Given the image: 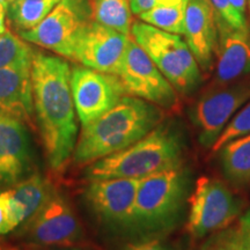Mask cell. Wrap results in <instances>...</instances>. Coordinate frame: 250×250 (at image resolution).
Segmentation results:
<instances>
[{"mask_svg": "<svg viewBox=\"0 0 250 250\" xmlns=\"http://www.w3.org/2000/svg\"><path fill=\"white\" fill-rule=\"evenodd\" d=\"M72 70L62 57L34 50L31 88L34 115L50 169H64L78 140Z\"/></svg>", "mask_w": 250, "mask_h": 250, "instance_id": "obj_1", "label": "cell"}, {"mask_svg": "<svg viewBox=\"0 0 250 250\" xmlns=\"http://www.w3.org/2000/svg\"><path fill=\"white\" fill-rule=\"evenodd\" d=\"M164 111L145 100L125 95L110 110L83 126L72 154L78 166H87L129 147L164 121Z\"/></svg>", "mask_w": 250, "mask_h": 250, "instance_id": "obj_2", "label": "cell"}, {"mask_svg": "<svg viewBox=\"0 0 250 250\" xmlns=\"http://www.w3.org/2000/svg\"><path fill=\"white\" fill-rule=\"evenodd\" d=\"M184 140L174 123L162 121L129 147L86 166L88 181L100 179L142 180L183 165Z\"/></svg>", "mask_w": 250, "mask_h": 250, "instance_id": "obj_3", "label": "cell"}, {"mask_svg": "<svg viewBox=\"0 0 250 250\" xmlns=\"http://www.w3.org/2000/svg\"><path fill=\"white\" fill-rule=\"evenodd\" d=\"M189 189L183 165L140 180L134 201L131 240L160 237L176 224Z\"/></svg>", "mask_w": 250, "mask_h": 250, "instance_id": "obj_4", "label": "cell"}, {"mask_svg": "<svg viewBox=\"0 0 250 250\" xmlns=\"http://www.w3.org/2000/svg\"><path fill=\"white\" fill-rule=\"evenodd\" d=\"M131 37L148 55L177 93L190 94L199 86L202 72L183 37L136 21Z\"/></svg>", "mask_w": 250, "mask_h": 250, "instance_id": "obj_5", "label": "cell"}, {"mask_svg": "<svg viewBox=\"0 0 250 250\" xmlns=\"http://www.w3.org/2000/svg\"><path fill=\"white\" fill-rule=\"evenodd\" d=\"M13 234L34 249L80 247L86 240L83 223L70 199L56 189L45 204Z\"/></svg>", "mask_w": 250, "mask_h": 250, "instance_id": "obj_6", "label": "cell"}, {"mask_svg": "<svg viewBox=\"0 0 250 250\" xmlns=\"http://www.w3.org/2000/svg\"><path fill=\"white\" fill-rule=\"evenodd\" d=\"M140 180H90L83 192V201L100 226L112 234L131 237V225Z\"/></svg>", "mask_w": 250, "mask_h": 250, "instance_id": "obj_7", "label": "cell"}, {"mask_svg": "<svg viewBox=\"0 0 250 250\" xmlns=\"http://www.w3.org/2000/svg\"><path fill=\"white\" fill-rule=\"evenodd\" d=\"M250 100V76L224 85H212L190 110L199 143L211 148L234 115Z\"/></svg>", "mask_w": 250, "mask_h": 250, "instance_id": "obj_8", "label": "cell"}, {"mask_svg": "<svg viewBox=\"0 0 250 250\" xmlns=\"http://www.w3.org/2000/svg\"><path fill=\"white\" fill-rule=\"evenodd\" d=\"M187 230L195 240L224 229L240 214L241 203L223 181L208 176L197 180L189 198Z\"/></svg>", "mask_w": 250, "mask_h": 250, "instance_id": "obj_9", "label": "cell"}, {"mask_svg": "<svg viewBox=\"0 0 250 250\" xmlns=\"http://www.w3.org/2000/svg\"><path fill=\"white\" fill-rule=\"evenodd\" d=\"M92 20L90 0H61L39 26L21 31L19 36L71 59L80 31Z\"/></svg>", "mask_w": 250, "mask_h": 250, "instance_id": "obj_10", "label": "cell"}, {"mask_svg": "<svg viewBox=\"0 0 250 250\" xmlns=\"http://www.w3.org/2000/svg\"><path fill=\"white\" fill-rule=\"evenodd\" d=\"M117 77L126 95L145 100L162 110H171L179 104L177 90L132 37L127 43Z\"/></svg>", "mask_w": 250, "mask_h": 250, "instance_id": "obj_11", "label": "cell"}, {"mask_svg": "<svg viewBox=\"0 0 250 250\" xmlns=\"http://www.w3.org/2000/svg\"><path fill=\"white\" fill-rule=\"evenodd\" d=\"M71 86L78 120L83 126L98 120L126 95L116 74L85 66L72 68Z\"/></svg>", "mask_w": 250, "mask_h": 250, "instance_id": "obj_12", "label": "cell"}, {"mask_svg": "<svg viewBox=\"0 0 250 250\" xmlns=\"http://www.w3.org/2000/svg\"><path fill=\"white\" fill-rule=\"evenodd\" d=\"M130 37L92 20L80 31L71 59L85 67L117 76Z\"/></svg>", "mask_w": 250, "mask_h": 250, "instance_id": "obj_13", "label": "cell"}, {"mask_svg": "<svg viewBox=\"0 0 250 250\" xmlns=\"http://www.w3.org/2000/svg\"><path fill=\"white\" fill-rule=\"evenodd\" d=\"M37 171L36 152L24 122L0 116V190Z\"/></svg>", "mask_w": 250, "mask_h": 250, "instance_id": "obj_14", "label": "cell"}, {"mask_svg": "<svg viewBox=\"0 0 250 250\" xmlns=\"http://www.w3.org/2000/svg\"><path fill=\"white\" fill-rule=\"evenodd\" d=\"M218 46L215 85L250 76V26L233 28L217 17Z\"/></svg>", "mask_w": 250, "mask_h": 250, "instance_id": "obj_15", "label": "cell"}, {"mask_svg": "<svg viewBox=\"0 0 250 250\" xmlns=\"http://www.w3.org/2000/svg\"><path fill=\"white\" fill-rule=\"evenodd\" d=\"M183 36L201 70H210L218 46L217 14L210 0H188Z\"/></svg>", "mask_w": 250, "mask_h": 250, "instance_id": "obj_16", "label": "cell"}, {"mask_svg": "<svg viewBox=\"0 0 250 250\" xmlns=\"http://www.w3.org/2000/svg\"><path fill=\"white\" fill-rule=\"evenodd\" d=\"M0 116L33 123L31 64L0 68Z\"/></svg>", "mask_w": 250, "mask_h": 250, "instance_id": "obj_17", "label": "cell"}, {"mask_svg": "<svg viewBox=\"0 0 250 250\" xmlns=\"http://www.w3.org/2000/svg\"><path fill=\"white\" fill-rule=\"evenodd\" d=\"M54 190L55 187L50 180L39 171L7 188L9 199L20 226L45 204Z\"/></svg>", "mask_w": 250, "mask_h": 250, "instance_id": "obj_18", "label": "cell"}, {"mask_svg": "<svg viewBox=\"0 0 250 250\" xmlns=\"http://www.w3.org/2000/svg\"><path fill=\"white\" fill-rule=\"evenodd\" d=\"M218 153L226 179L236 186H250V134L230 140Z\"/></svg>", "mask_w": 250, "mask_h": 250, "instance_id": "obj_19", "label": "cell"}, {"mask_svg": "<svg viewBox=\"0 0 250 250\" xmlns=\"http://www.w3.org/2000/svg\"><path fill=\"white\" fill-rule=\"evenodd\" d=\"M61 0H12L7 5L9 23L19 33L33 29L48 17Z\"/></svg>", "mask_w": 250, "mask_h": 250, "instance_id": "obj_20", "label": "cell"}, {"mask_svg": "<svg viewBox=\"0 0 250 250\" xmlns=\"http://www.w3.org/2000/svg\"><path fill=\"white\" fill-rule=\"evenodd\" d=\"M93 20L131 36L132 11L130 0H93Z\"/></svg>", "mask_w": 250, "mask_h": 250, "instance_id": "obj_21", "label": "cell"}, {"mask_svg": "<svg viewBox=\"0 0 250 250\" xmlns=\"http://www.w3.org/2000/svg\"><path fill=\"white\" fill-rule=\"evenodd\" d=\"M188 0H180L173 4L162 5L138 15L140 21L177 35H184Z\"/></svg>", "mask_w": 250, "mask_h": 250, "instance_id": "obj_22", "label": "cell"}, {"mask_svg": "<svg viewBox=\"0 0 250 250\" xmlns=\"http://www.w3.org/2000/svg\"><path fill=\"white\" fill-rule=\"evenodd\" d=\"M33 51L22 37L6 30L0 35V68L31 64Z\"/></svg>", "mask_w": 250, "mask_h": 250, "instance_id": "obj_23", "label": "cell"}, {"mask_svg": "<svg viewBox=\"0 0 250 250\" xmlns=\"http://www.w3.org/2000/svg\"><path fill=\"white\" fill-rule=\"evenodd\" d=\"M247 134H250V100L234 115L220 136L218 137V139L215 140L211 151L212 153H218L225 144L240 137L247 136Z\"/></svg>", "mask_w": 250, "mask_h": 250, "instance_id": "obj_24", "label": "cell"}, {"mask_svg": "<svg viewBox=\"0 0 250 250\" xmlns=\"http://www.w3.org/2000/svg\"><path fill=\"white\" fill-rule=\"evenodd\" d=\"M20 227L9 199L7 189L0 190V236L13 233Z\"/></svg>", "mask_w": 250, "mask_h": 250, "instance_id": "obj_25", "label": "cell"}, {"mask_svg": "<svg viewBox=\"0 0 250 250\" xmlns=\"http://www.w3.org/2000/svg\"><path fill=\"white\" fill-rule=\"evenodd\" d=\"M218 19L233 28H246L248 26L247 19L242 18L239 12L234 8L229 0H210Z\"/></svg>", "mask_w": 250, "mask_h": 250, "instance_id": "obj_26", "label": "cell"}, {"mask_svg": "<svg viewBox=\"0 0 250 250\" xmlns=\"http://www.w3.org/2000/svg\"><path fill=\"white\" fill-rule=\"evenodd\" d=\"M121 250H176L173 246L162 241L160 237H144L131 240Z\"/></svg>", "mask_w": 250, "mask_h": 250, "instance_id": "obj_27", "label": "cell"}, {"mask_svg": "<svg viewBox=\"0 0 250 250\" xmlns=\"http://www.w3.org/2000/svg\"><path fill=\"white\" fill-rule=\"evenodd\" d=\"M232 230L239 250H250V212L240 218L237 226Z\"/></svg>", "mask_w": 250, "mask_h": 250, "instance_id": "obj_28", "label": "cell"}, {"mask_svg": "<svg viewBox=\"0 0 250 250\" xmlns=\"http://www.w3.org/2000/svg\"><path fill=\"white\" fill-rule=\"evenodd\" d=\"M203 250H239V247L233 230H229L208 241Z\"/></svg>", "mask_w": 250, "mask_h": 250, "instance_id": "obj_29", "label": "cell"}, {"mask_svg": "<svg viewBox=\"0 0 250 250\" xmlns=\"http://www.w3.org/2000/svg\"><path fill=\"white\" fill-rule=\"evenodd\" d=\"M176 1L180 0H130V6L134 15H140L158 6L173 4Z\"/></svg>", "mask_w": 250, "mask_h": 250, "instance_id": "obj_30", "label": "cell"}, {"mask_svg": "<svg viewBox=\"0 0 250 250\" xmlns=\"http://www.w3.org/2000/svg\"><path fill=\"white\" fill-rule=\"evenodd\" d=\"M229 1L232 2L234 8L239 12L240 15H241L242 18L247 19V11H248L249 0H229Z\"/></svg>", "mask_w": 250, "mask_h": 250, "instance_id": "obj_31", "label": "cell"}, {"mask_svg": "<svg viewBox=\"0 0 250 250\" xmlns=\"http://www.w3.org/2000/svg\"><path fill=\"white\" fill-rule=\"evenodd\" d=\"M6 13H7V6L0 0V35L7 30L6 29V24H5Z\"/></svg>", "mask_w": 250, "mask_h": 250, "instance_id": "obj_32", "label": "cell"}, {"mask_svg": "<svg viewBox=\"0 0 250 250\" xmlns=\"http://www.w3.org/2000/svg\"><path fill=\"white\" fill-rule=\"evenodd\" d=\"M0 250H24V249L20 248V247L18 246L11 245V243H8L7 241H5V240H2L1 237H0Z\"/></svg>", "mask_w": 250, "mask_h": 250, "instance_id": "obj_33", "label": "cell"}, {"mask_svg": "<svg viewBox=\"0 0 250 250\" xmlns=\"http://www.w3.org/2000/svg\"><path fill=\"white\" fill-rule=\"evenodd\" d=\"M33 250H87L83 247H52V248H35Z\"/></svg>", "mask_w": 250, "mask_h": 250, "instance_id": "obj_34", "label": "cell"}, {"mask_svg": "<svg viewBox=\"0 0 250 250\" xmlns=\"http://www.w3.org/2000/svg\"><path fill=\"white\" fill-rule=\"evenodd\" d=\"M1 1H2V2H4V4H5L6 6H7V5L9 4V2H11V1H12V0H1Z\"/></svg>", "mask_w": 250, "mask_h": 250, "instance_id": "obj_35", "label": "cell"}]
</instances>
